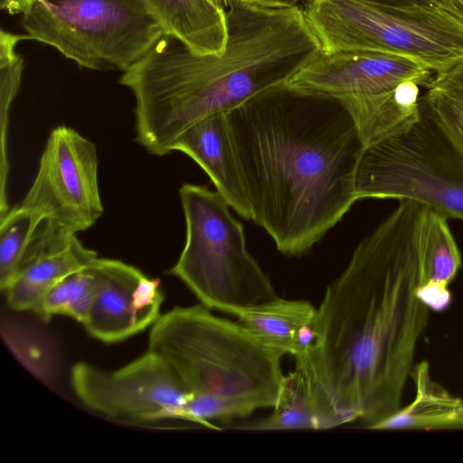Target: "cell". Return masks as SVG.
I'll return each mask as SVG.
<instances>
[{
  "label": "cell",
  "instance_id": "6da1fadb",
  "mask_svg": "<svg viewBox=\"0 0 463 463\" xmlns=\"http://www.w3.org/2000/svg\"><path fill=\"white\" fill-rule=\"evenodd\" d=\"M430 213L400 201L326 288L314 341L294 358L324 429L357 420L369 429L402 408L430 317L417 295L427 282Z\"/></svg>",
  "mask_w": 463,
  "mask_h": 463
},
{
  "label": "cell",
  "instance_id": "7a4b0ae2",
  "mask_svg": "<svg viewBox=\"0 0 463 463\" xmlns=\"http://www.w3.org/2000/svg\"><path fill=\"white\" fill-rule=\"evenodd\" d=\"M251 221L287 256L317 243L357 201L364 144L337 99L285 84L225 113Z\"/></svg>",
  "mask_w": 463,
  "mask_h": 463
},
{
  "label": "cell",
  "instance_id": "3957f363",
  "mask_svg": "<svg viewBox=\"0 0 463 463\" xmlns=\"http://www.w3.org/2000/svg\"><path fill=\"white\" fill-rule=\"evenodd\" d=\"M226 14L229 37L222 54H195L165 33L123 71L119 83L136 101V140L149 153L169 154L197 120L283 85L319 50L299 5L233 1Z\"/></svg>",
  "mask_w": 463,
  "mask_h": 463
},
{
  "label": "cell",
  "instance_id": "277c9868",
  "mask_svg": "<svg viewBox=\"0 0 463 463\" xmlns=\"http://www.w3.org/2000/svg\"><path fill=\"white\" fill-rule=\"evenodd\" d=\"M148 349L169 365L190 400L177 420L212 430L273 408L285 377L282 355L238 321L199 303L175 307L151 326Z\"/></svg>",
  "mask_w": 463,
  "mask_h": 463
},
{
  "label": "cell",
  "instance_id": "5b68a950",
  "mask_svg": "<svg viewBox=\"0 0 463 463\" xmlns=\"http://www.w3.org/2000/svg\"><path fill=\"white\" fill-rule=\"evenodd\" d=\"M303 10L321 52L392 54L434 74L463 60V22L427 3L308 0Z\"/></svg>",
  "mask_w": 463,
  "mask_h": 463
},
{
  "label": "cell",
  "instance_id": "8992f818",
  "mask_svg": "<svg viewBox=\"0 0 463 463\" xmlns=\"http://www.w3.org/2000/svg\"><path fill=\"white\" fill-rule=\"evenodd\" d=\"M184 247L169 273L210 309L235 316L278 297L269 275L246 247L241 223L217 192L199 184L179 189Z\"/></svg>",
  "mask_w": 463,
  "mask_h": 463
},
{
  "label": "cell",
  "instance_id": "52a82bcc",
  "mask_svg": "<svg viewBox=\"0 0 463 463\" xmlns=\"http://www.w3.org/2000/svg\"><path fill=\"white\" fill-rule=\"evenodd\" d=\"M354 193L357 201H413L463 220V157L420 101L411 123L364 146Z\"/></svg>",
  "mask_w": 463,
  "mask_h": 463
},
{
  "label": "cell",
  "instance_id": "ba28073f",
  "mask_svg": "<svg viewBox=\"0 0 463 463\" xmlns=\"http://www.w3.org/2000/svg\"><path fill=\"white\" fill-rule=\"evenodd\" d=\"M22 24L26 40L98 71H125L165 34L143 0H37Z\"/></svg>",
  "mask_w": 463,
  "mask_h": 463
},
{
  "label": "cell",
  "instance_id": "9c48e42d",
  "mask_svg": "<svg viewBox=\"0 0 463 463\" xmlns=\"http://www.w3.org/2000/svg\"><path fill=\"white\" fill-rule=\"evenodd\" d=\"M432 71L411 59L380 52L318 50L284 83L340 101L353 117L364 146L412 122L419 114L401 104L400 84L427 88Z\"/></svg>",
  "mask_w": 463,
  "mask_h": 463
},
{
  "label": "cell",
  "instance_id": "30bf717a",
  "mask_svg": "<svg viewBox=\"0 0 463 463\" xmlns=\"http://www.w3.org/2000/svg\"><path fill=\"white\" fill-rule=\"evenodd\" d=\"M98 165L94 143L71 127L54 128L21 205L71 234L90 228L103 213Z\"/></svg>",
  "mask_w": 463,
  "mask_h": 463
},
{
  "label": "cell",
  "instance_id": "8fae6325",
  "mask_svg": "<svg viewBox=\"0 0 463 463\" xmlns=\"http://www.w3.org/2000/svg\"><path fill=\"white\" fill-rule=\"evenodd\" d=\"M71 383L90 410L136 423L176 420L190 400L166 362L149 349L114 371L78 362L71 370Z\"/></svg>",
  "mask_w": 463,
  "mask_h": 463
},
{
  "label": "cell",
  "instance_id": "7c38bea8",
  "mask_svg": "<svg viewBox=\"0 0 463 463\" xmlns=\"http://www.w3.org/2000/svg\"><path fill=\"white\" fill-rule=\"evenodd\" d=\"M97 290L82 324L94 338L107 344L126 340L160 317L164 293L158 279L117 260L97 258L91 264Z\"/></svg>",
  "mask_w": 463,
  "mask_h": 463
},
{
  "label": "cell",
  "instance_id": "4fadbf2b",
  "mask_svg": "<svg viewBox=\"0 0 463 463\" xmlns=\"http://www.w3.org/2000/svg\"><path fill=\"white\" fill-rule=\"evenodd\" d=\"M172 150L191 157L230 207L244 219L251 220L225 113L212 114L192 124L177 137Z\"/></svg>",
  "mask_w": 463,
  "mask_h": 463
},
{
  "label": "cell",
  "instance_id": "5bb4252c",
  "mask_svg": "<svg viewBox=\"0 0 463 463\" xmlns=\"http://www.w3.org/2000/svg\"><path fill=\"white\" fill-rule=\"evenodd\" d=\"M98 258L76 235L44 249L23 265L4 292L8 305L17 311H33L43 296L71 273L89 267Z\"/></svg>",
  "mask_w": 463,
  "mask_h": 463
},
{
  "label": "cell",
  "instance_id": "9a60e30c",
  "mask_svg": "<svg viewBox=\"0 0 463 463\" xmlns=\"http://www.w3.org/2000/svg\"><path fill=\"white\" fill-rule=\"evenodd\" d=\"M317 307L307 300L276 298L238 312V322L259 342L294 358L314 341Z\"/></svg>",
  "mask_w": 463,
  "mask_h": 463
},
{
  "label": "cell",
  "instance_id": "2e32d148",
  "mask_svg": "<svg viewBox=\"0 0 463 463\" xmlns=\"http://www.w3.org/2000/svg\"><path fill=\"white\" fill-rule=\"evenodd\" d=\"M165 33L198 55H220L229 37L226 10L211 0H143Z\"/></svg>",
  "mask_w": 463,
  "mask_h": 463
},
{
  "label": "cell",
  "instance_id": "e0dca14e",
  "mask_svg": "<svg viewBox=\"0 0 463 463\" xmlns=\"http://www.w3.org/2000/svg\"><path fill=\"white\" fill-rule=\"evenodd\" d=\"M415 397L408 405L371 426L372 430L463 429V397L436 382L428 361L414 364Z\"/></svg>",
  "mask_w": 463,
  "mask_h": 463
},
{
  "label": "cell",
  "instance_id": "ac0fdd59",
  "mask_svg": "<svg viewBox=\"0 0 463 463\" xmlns=\"http://www.w3.org/2000/svg\"><path fill=\"white\" fill-rule=\"evenodd\" d=\"M420 101L463 157V60L435 73Z\"/></svg>",
  "mask_w": 463,
  "mask_h": 463
},
{
  "label": "cell",
  "instance_id": "d6986e66",
  "mask_svg": "<svg viewBox=\"0 0 463 463\" xmlns=\"http://www.w3.org/2000/svg\"><path fill=\"white\" fill-rule=\"evenodd\" d=\"M242 429L321 430L324 429V424L304 377L298 371L294 370L285 374L272 412L260 420L243 426Z\"/></svg>",
  "mask_w": 463,
  "mask_h": 463
},
{
  "label": "cell",
  "instance_id": "ffe728a7",
  "mask_svg": "<svg viewBox=\"0 0 463 463\" xmlns=\"http://www.w3.org/2000/svg\"><path fill=\"white\" fill-rule=\"evenodd\" d=\"M96 290L97 279L90 265L58 282L43 296L33 312L45 321L61 315L83 324Z\"/></svg>",
  "mask_w": 463,
  "mask_h": 463
},
{
  "label": "cell",
  "instance_id": "44dd1931",
  "mask_svg": "<svg viewBox=\"0 0 463 463\" xmlns=\"http://www.w3.org/2000/svg\"><path fill=\"white\" fill-rule=\"evenodd\" d=\"M0 221V288L4 291L44 218L20 204L8 210Z\"/></svg>",
  "mask_w": 463,
  "mask_h": 463
},
{
  "label": "cell",
  "instance_id": "7402d4cb",
  "mask_svg": "<svg viewBox=\"0 0 463 463\" xmlns=\"http://www.w3.org/2000/svg\"><path fill=\"white\" fill-rule=\"evenodd\" d=\"M461 263V254L449 229L448 218L430 210L425 250L427 282L449 287Z\"/></svg>",
  "mask_w": 463,
  "mask_h": 463
},
{
  "label": "cell",
  "instance_id": "603a6c76",
  "mask_svg": "<svg viewBox=\"0 0 463 463\" xmlns=\"http://www.w3.org/2000/svg\"><path fill=\"white\" fill-rule=\"evenodd\" d=\"M26 40L25 34H14L5 30L0 33V71H1V137L5 141L7 116L15 98L23 73V59L17 53V43Z\"/></svg>",
  "mask_w": 463,
  "mask_h": 463
},
{
  "label": "cell",
  "instance_id": "cb8c5ba5",
  "mask_svg": "<svg viewBox=\"0 0 463 463\" xmlns=\"http://www.w3.org/2000/svg\"><path fill=\"white\" fill-rule=\"evenodd\" d=\"M417 295L430 309L437 312L445 310L451 302V293L448 287L434 282L421 284L417 289Z\"/></svg>",
  "mask_w": 463,
  "mask_h": 463
},
{
  "label": "cell",
  "instance_id": "d4e9b609",
  "mask_svg": "<svg viewBox=\"0 0 463 463\" xmlns=\"http://www.w3.org/2000/svg\"><path fill=\"white\" fill-rule=\"evenodd\" d=\"M463 22V0H423Z\"/></svg>",
  "mask_w": 463,
  "mask_h": 463
},
{
  "label": "cell",
  "instance_id": "484cf974",
  "mask_svg": "<svg viewBox=\"0 0 463 463\" xmlns=\"http://www.w3.org/2000/svg\"><path fill=\"white\" fill-rule=\"evenodd\" d=\"M233 1H241L266 8H292L298 6V3L301 0H232V2Z\"/></svg>",
  "mask_w": 463,
  "mask_h": 463
},
{
  "label": "cell",
  "instance_id": "4316f807",
  "mask_svg": "<svg viewBox=\"0 0 463 463\" xmlns=\"http://www.w3.org/2000/svg\"><path fill=\"white\" fill-rule=\"evenodd\" d=\"M37 0H2L1 7L10 14H24Z\"/></svg>",
  "mask_w": 463,
  "mask_h": 463
},
{
  "label": "cell",
  "instance_id": "83f0119b",
  "mask_svg": "<svg viewBox=\"0 0 463 463\" xmlns=\"http://www.w3.org/2000/svg\"><path fill=\"white\" fill-rule=\"evenodd\" d=\"M365 1H370V2L378 3V4H384V5H396L425 3L423 0H365Z\"/></svg>",
  "mask_w": 463,
  "mask_h": 463
},
{
  "label": "cell",
  "instance_id": "f1b7e54d",
  "mask_svg": "<svg viewBox=\"0 0 463 463\" xmlns=\"http://www.w3.org/2000/svg\"><path fill=\"white\" fill-rule=\"evenodd\" d=\"M211 1L224 10H226L229 7V5L232 3V0H211Z\"/></svg>",
  "mask_w": 463,
  "mask_h": 463
}]
</instances>
